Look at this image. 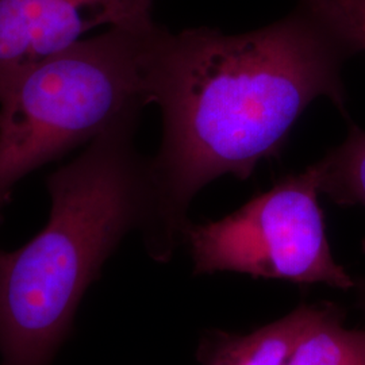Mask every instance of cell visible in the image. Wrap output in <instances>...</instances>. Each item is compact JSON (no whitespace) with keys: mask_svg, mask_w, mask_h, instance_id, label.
Listing matches in <instances>:
<instances>
[{"mask_svg":"<svg viewBox=\"0 0 365 365\" xmlns=\"http://www.w3.org/2000/svg\"><path fill=\"white\" fill-rule=\"evenodd\" d=\"M357 54L339 31L300 3L257 30L227 36L161 27L148 66V103L161 114V143L149 157L155 227L145 242L170 260L182 242L188 209L210 182L249 179L280 156L289 133L318 98L348 117L342 71Z\"/></svg>","mask_w":365,"mask_h":365,"instance_id":"6da1fadb","label":"cell"},{"mask_svg":"<svg viewBox=\"0 0 365 365\" xmlns=\"http://www.w3.org/2000/svg\"><path fill=\"white\" fill-rule=\"evenodd\" d=\"M131 106L46 178L49 220L21 248L0 249V365H51L86 291L131 232L155 227L149 157Z\"/></svg>","mask_w":365,"mask_h":365,"instance_id":"7a4b0ae2","label":"cell"},{"mask_svg":"<svg viewBox=\"0 0 365 365\" xmlns=\"http://www.w3.org/2000/svg\"><path fill=\"white\" fill-rule=\"evenodd\" d=\"M161 25L113 27L43 60L0 101V211L30 173L88 145L131 106L148 103Z\"/></svg>","mask_w":365,"mask_h":365,"instance_id":"3957f363","label":"cell"},{"mask_svg":"<svg viewBox=\"0 0 365 365\" xmlns=\"http://www.w3.org/2000/svg\"><path fill=\"white\" fill-rule=\"evenodd\" d=\"M319 195L313 164L284 176L218 221L190 222L182 242L190 250L194 272H235L353 289L356 279L331 253Z\"/></svg>","mask_w":365,"mask_h":365,"instance_id":"277c9868","label":"cell"},{"mask_svg":"<svg viewBox=\"0 0 365 365\" xmlns=\"http://www.w3.org/2000/svg\"><path fill=\"white\" fill-rule=\"evenodd\" d=\"M155 0H0V101L15 81L101 26H155Z\"/></svg>","mask_w":365,"mask_h":365,"instance_id":"5b68a950","label":"cell"},{"mask_svg":"<svg viewBox=\"0 0 365 365\" xmlns=\"http://www.w3.org/2000/svg\"><path fill=\"white\" fill-rule=\"evenodd\" d=\"M319 304H302L248 334L214 333L199 351L202 365H288L303 330Z\"/></svg>","mask_w":365,"mask_h":365,"instance_id":"8992f818","label":"cell"},{"mask_svg":"<svg viewBox=\"0 0 365 365\" xmlns=\"http://www.w3.org/2000/svg\"><path fill=\"white\" fill-rule=\"evenodd\" d=\"M288 365H365V330L348 329L333 304H319Z\"/></svg>","mask_w":365,"mask_h":365,"instance_id":"52a82bcc","label":"cell"},{"mask_svg":"<svg viewBox=\"0 0 365 365\" xmlns=\"http://www.w3.org/2000/svg\"><path fill=\"white\" fill-rule=\"evenodd\" d=\"M319 190L339 206L365 209V130L351 123L345 140L314 164ZM365 249V242H364Z\"/></svg>","mask_w":365,"mask_h":365,"instance_id":"ba28073f","label":"cell"},{"mask_svg":"<svg viewBox=\"0 0 365 365\" xmlns=\"http://www.w3.org/2000/svg\"><path fill=\"white\" fill-rule=\"evenodd\" d=\"M346 39L357 53H365V0H299Z\"/></svg>","mask_w":365,"mask_h":365,"instance_id":"9c48e42d","label":"cell"},{"mask_svg":"<svg viewBox=\"0 0 365 365\" xmlns=\"http://www.w3.org/2000/svg\"><path fill=\"white\" fill-rule=\"evenodd\" d=\"M356 291V297H357V302H359V307L363 312L365 317V276L364 277H359L356 279V284L354 288Z\"/></svg>","mask_w":365,"mask_h":365,"instance_id":"30bf717a","label":"cell"},{"mask_svg":"<svg viewBox=\"0 0 365 365\" xmlns=\"http://www.w3.org/2000/svg\"><path fill=\"white\" fill-rule=\"evenodd\" d=\"M1 221H3V212L0 211V223H1Z\"/></svg>","mask_w":365,"mask_h":365,"instance_id":"8fae6325","label":"cell"}]
</instances>
